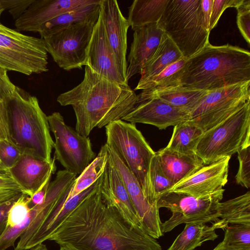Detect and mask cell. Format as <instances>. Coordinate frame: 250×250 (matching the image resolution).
<instances>
[{
    "label": "cell",
    "mask_w": 250,
    "mask_h": 250,
    "mask_svg": "<svg viewBox=\"0 0 250 250\" xmlns=\"http://www.w3.org/2000/svg\"><path fill=\"white\" fill-rule=\"evenodd\" d=\"M100 188L77 207L48 240L75 250H162L142 227L128 223L104 203Z\"/></svg>",
    "instance_id": "cell-1"
},
{
    "label": "cell",
    "mask_w": 250,
    "mask_h": 250,
    "mask_svg": "<svg viewBox=\"0 0 250 250\" xmlns=\"http://www.w3.org/2000/svg\"><path fill=\"white\" fill-rule=\"evenodd\" d=\"M85 66L81 83L60 94L57 101L62 106H72L76 118L75 130L88 137L95 127H105L129 113L137 95L128 83L112 81Z\"/></svg>",
    "instance_id": "cell-2"
},
{
    "label": "cell",
    "mask_w": 250,
    "mask_h": 250,
    "mask_svg": "<svg viewBox=\"0 0 250 250\" xmlns=\"http://www.w3.org/2000/svg\"><path fill=\"white\" fill-rule=\"evenodd\" d=\"M250 81V53L229 44L208 43L186 60L180 85L211 90Z\"/></svg>",
    "instance_id": "cell-3"
},
{
    "label": "cell",
    "mask_w": 250,
    "mask_h": 250,
    "mask_svg": "<svg viewBox=\"0 0 250 250\" xmlns=\"http://www.w3.org/2000/svg\"><path fill=\"white\" fill-rule=\"evenodd\" d=\"M5 104L11 142L23 154L50 162L54 142L37 97L16 86Z\"/></svg>",
    "instance_id": "cell-4"
},
{
    "label": "cell",
    "mask_w": 250,
    "mask_h": 250,
    "mask_svg": "<svg viewBox=\"0 0 250 250\" xmlns=\"http://www.w3.org/2000/svg\"><path fill=\"white\" fill-rule=\"evenodd\" d=\"M157 23L186 59L209 43L201 0H168Z\"/></svg>",
    "instance_id": "cell-5"
},
{
    "label": "cell",
    "mask_w": 250,
    "mask_h": 250,
    "mask_svg": "<svg viewBox=\"0 0 250 250\" xmlns=\"http://www.w3.org/2000/svg\"><path fill=\"white\" fill-rule=\"evenodd\" d=\"M105 128V144L115 152L136 177L145 196L149 203V170L151 160L156 152L134 124L119 120L110 123Z\"/></svg>",
    "instance_id": "cell-6"
},
{
    "label": "cell",
    "mask_w": 250,
    "mask_h": 250,
    "mask_svg": "<svg viewBox=\"0 0 250 250\" xmlns=\"http://www.w3.org/2000/svg\"><path fill=\"white\" fill-rule=\"evenodd\" d=\"M250 146V100L240 110L205 132L196 154L204 165L231 156Z\"/></svg>",
    "instance_id": "cell-7"
},
{
    "label": "cell",
    "mask_w": 250,
    "mask_h": 250,
    "mask_svg": "<svg viewBox=\"0 0 250 250\" xmlns=\"http://www.w3.org/2000/svg\"><path fill=\"white\" fill-rule=\"evenodd\" d=\"M0 67L26 75L48 71L47 52L43 40L0 22Z\"/></svg>",
    "instance_id": "cell-8"
},
{
    "label": "cell",
    "mask_w": 250,
    "mask_h": 250,
    "mask_svg": "<svg viewBox=\"0 0 250 250\" xmlns=\"http://www.w3.org/2000/svg\"><path fill=\"white\" fill-rule=\"evenodd\" d=\"M223 193L205 198H198L187 193L167 191L156 202L157 208H165L172 215L162 223V232L172 230L182 224L215 222L220 216L219 205Z\"/></svg>",
    "instance_id": "cell-9"
},
{
    "label": "cell",
    "mask_w": 250,
    "mask_h": 250,
    "mask_svg": "<svg viewBox=\"0 0 250 250\" xmlns=\"http://www.w3.org/2000/svg\"><path fill=\"white\" fill-rule=\"evenodd\" d=\"M97 21L74 23L42 38L47 53L60 67L70 71L86 65L87 51Z\"/></svg>",
    "instance_id": "cell-10"
},
{
    "label": "cell",
    "mask_w": 250,
    "mask_h": 250,
    "mask_svg": "<svg viewBox=\"0 0 250 250\" xmlns=\"http://www.w3.org/2000/svg\"><path fill=\"white\" fill-rule=\"evenodd\" d=\"M47 120L55 138L54 157L65 170L80 174L96 156L89 138L66 125L59 112L47 116Z\"/></svg>",
    "instance_id": "cell-11"
},
{
    "label": "cell",
    "mask_w": 250,
    "mask_h": 250,
    "mask_svg": "<svg viewBox=\"0 0 250 250\" xmlns=\"http://www.w3.org/2000/svg\"><path fill=\"white\" fill-rule=\"evenodd\" d=\"M105 145L108 156L125 186L141 227L153 238H159L164 235L161 230L162 223L159 216V209L157 206L148 202L136 177L115 152Z\"/></svg>",
    "instance_id": "cell-12"
},
{
    "label": "cell",
    "mask_w": 250,
    "mask_h": 250,
    "mask_svg": "<svg viewBox=\"0 0 250 250\" xmlns=\"http://www.w3.org/2000/svg\"><path fill=\"white\" fill-rule=\"evenodd\" d=\"M122 120L130 123H142L165 129L170 126L190 120L189 112L175 107L152 95L140 93L133 108Z\"/></svg>",
    "instance_id": "cell-13"
},
{
    "label": "cell",
    "mask_w": 250,
    "mask_h": 250,
    "mask_svg": "<svg viewBox=\"0 0 250 250\" xmlns=\"http://www.w3.org/2000/svg\"><path fill=\"white\" fill-rule=\"evenodd\" d=\"M228 157L204 165L194 174L174 185L168 191L188 193L198 198L224 193L228 182L229 161Z\"/></svg>",
    "instance_id": "cell-14"
},
{
    "label": "cell",
    "mask_w": 250,
    "mask_h": 250,
    "mask_svg": "<svg viewBox=\"0 0 250 250\" xmlns=\"http://www.w3.org/2000/svg\"><path fill=\"white\" fill-rule=\"evenodd\" d=\"M100 15L119 72L126 80L127 33L130 26L128 21L122 14L116 0H101Z\"/></svg>",
    "instance_id": "cell-15"
},
{
    "label": "cell",
    "mask_w": 250,
    "mask_h": 250,
    "mask_svg": "<svg viewBox=\"0 0 250 250\" xmlns=\"http://www.w3.org/2000/svg\"><path fill=\"white\" fill-rule=\"evenodd\" d=\"M85 65L112 81L128 83L119 72L100 13L98 21L94 26L88 47Z\"/></svg>",
    "instance_id": "cell-16"
},
{
    "label": "cell",
    "mask_w": 250,
    "mask_h": 250,
    "mask_svg": "<svg viewBox=\"0 0 250 250\" xmlns=\"http://www.w3.org/2000/svg\"><path fill=\"white\" fill-rule=\"evenodd\" d=\"M97 0H34L15 20L17 30L38 32L46 22L62 15L95 2Z\"/></svg>",
    "instance_id": "cell-17"
},
{
    "label": "cell",
    "mask_w": 250,
    "mask_h": 250,
    "mask_svg": "<svg viewBox=\"0 0 250 250\" xmlns=\"http://www.w3.org/2000/svg\"><path fill=\"white\" fill-rule=\"evenodd\" d=\"M100 192L104 203L115 208L131 225L141 227L125 186L108 155Z\"/></svg>",
    "instance_id": "cell-18"
},
{
    "label": "cell",
    "mask_w": 250,
    "mask_h": 250,
    "mask_svg": "<svg viewBox=\"0 0 250 250\" xmlns=\"http://www.w3.org/2000/svg\"><path fill=\"white\" fill-rule=\"evenodd\" d=\"M55 159L50 162L22 154L19 160L9 172L22 189L31 197L45 183L56 170Z\"/></svg>",
    "instance_id": "cell-19"
},
{
    "label": "cell",
    "mask_w": 250,
    "mask_h": 250,
    "mask_svg": "<svg viewBox=\"0 0 250 250\" xmlns=\"http://www.w3.org/2000/svg\"><path fill=\"white\" fill-rule=\"evenodd\" d=\"M164 32L157 22L143 26L135 30L127 60L126 78L128 80L140 73L142 66L156 50Z\"/></svg>",
    "instance_id": "cell-20"
},
{
    "label": "cell",
    "mask_w": 250,
    "mask_h": 250,
    "mask_svg": "<svg viewBox=\"0 0 250 250\" xmlns=\"http://www.w3.org/2000/svg\"><path fill=\"white\" fill-rule=\"evenodd\" d=\"M102 179V175L88 188L64 202L62 199L64 195L45 218L36 232L25 245L23 250H28L48 240L55 230L77 207L90 194L100 188Z\"/></svg>",
    "instance_id": "cell-21"
},
{
    "label": "cell",
    "mask_w": 250,
    "mask_h": 250,
    "mask_svg": "<svg viewBox=\"0 0 250 250\" xmlns=\"http://www.w3.org/2000/svg\"><path fill=\"white\" fill-rule=\"evenodd\" d=\"M76 178L77 174L65 169L57 172L55 179L49 185L43 208L21 235L14 250H23L25 245L36 232L45 218L61 198L70 190Z\"/></svg>",
    "instance_id": "cell-22"
},
{
    "label": "cell",
    "mask_w": 250,
    "mask_h": 250,
    "mask_svg": "<svg viewBox=\"0 0 250 250\" xmlns=\"http://www.w3.org/2000/svg\"><path fill=\"white\" fill-rule=\"evenodd\" d=\"M161 167L174 185L194 174L204 166L196 154H182L166 147L156 152Z\"/></svg>",
    "instance_id": "cell-23"
},
{
    "label": "cell",
    "mask_w": 250,
    "mask_h": 250,
    "mask_svg": "<svg viewBox=\"0 0 250 250\" xmlns=\"http://www.w3.org/2000/svg\"><path fill=\"white\" fill-rule=\"evenodd\" d=\"M182 58L183 56L177 47L164 33L153 55L142 66L141 76L137 85L144 83Z\"/></svg>",
    "instance_id": "cell-24"
},
{
    "label": "cell",
    "mask_w": 250,
    "mask_h": 250,
    "mask_svg": "<svg viewBox=\"0 0 250 250\" xmlns=\"http://www.w3.org/2000/svg\"><path fill=\"white\" fill-rule=\"evenodd\" d=\"M250 95V81L208 90L189 113L190 120L221 106L233 100Z\"/></svg>",
    "instance_id": "cell-25"
},
{
    "label": "cell",
    "mask_w": 250,
    "mask_h": 250,
    "mask_svg": "<svg viewBox=\"0 0 250 250\" xmlns=\"http://www.w3.org/2000/svg\"><path fill=\"white\" fill-rule=\"evenodd\" d=\"M219 220L212 224L225 230L229 224L250 226V192L220 202Z\"/></svg>",
    "instance_id": "cell-26"
},
{
    "label": "cell",
    "mask_w": 250,
    "mask_h": 250,
    "mask_svg": "<svg viewBox=\"0 0 250 250\" xmlns=\"http://www.w3.org/2000/svg\"><path fill=\"white\" fill-rule=\"evenodd\" d=\"M101 0L91 4L64 13L42 25L39 31L41 38L74 23L97 21Z\"/></svg>",
    "instance_id": "cell-27"
},
{
    "label": "cell",
    "mask_w": 250,
    "mask_h": 250,
    "mask_svg": "<svg viewBox=\"0 0 250 250\" xmlns=\"http://www.w3.org/2000/svg\"><path fill=\"white\" fill-rule=\"evenodd\" d=\"M203 130L189 120L174 126L167 149L182 154H196V150L203 133Z\"/></svg>",
    "instance_id": "cell-28"
},
{
    "label": "cell",
    "mask_w": 250,
    "mask_h": 250,
    "mask_svg": "<svg viewBox=\"0 0 250 250\" xmlns=\"http://www.w3.org/2000/svg\"><path fill=\"white\" fill-rule=\"evenodd\" d=\"M208 90L186 87L181 85L156 90L145 95H152L171 105L189 113L197 106Z\"/></svg>",
    "instance_id": "cell-29"
},
{
    "label": "cell",
    "mask_w": 250,
    "mask_h": 250,
    "mask_svg": "<svg viewBox=\"0 0 250 250\" xmlns=\"http://www.w3.org/2000/svg\"><path fill=\"white\" fill-rule=\"evenodd\" d=\"M215 228L202 223L186 224L182 232L167 250H194L207 241H214L218 235Z\"/></svg>",
    "instance_id": "cell-30"
},
{
    "label": "cell",
    "mask_w": 250,
    "mask_h": 250,
    "mask_svg": "<svg viewBox=\"0 0 250 250\" xmlns=\"http://www.w3.org/2000/svg\"><path fill=\"white\" fill-rule=\"evenodd\" d=\"M168 0H135L128 7L130 26L135 30L146 24L157 23Z\"/></svg>",
    "instance_id": "cell-31"
},
{
    "label": "cell",
    "mask_w": 250,
    "mask_h": 250,
    "mask_svg": "<svg viewBox=\"0 0 250 250\" xmlns=\"http://www.w3.org/2000/svg\"><path fill=\"white\" fill-rule=\"evenodd\" d=\"M107 159L108 153L104 144L95 159L76 178L64 202L79 194L94 184L104 171Z\"/></svg>",
    "instance_id": "cell-32"
},
{
    "label": "cell",
    "mask_w": 250,
    "mask_h": 250,
    "mask_svg": "<svg viewBox=\"0 0 250 250\" xmlns=\"http://www.w3.org/2000/svg\"><path fill=\"white\" fill-rule=\"evenodd\" d=\"M250 100V95H246L189 120L205 132L240 110Z\"/></svg>",
    "instance_id": "cell-33"
},
{
    "label": "cell",
    "mask_w": 250,
    "mask_h": 250,
    "mask_svg": "<svg viewBox=\"0 0 250 250\" xmlns=\"http://www.w3.org/2000/svg\"><path fill=\"white\" fill-rule=\"evenodd\" d=\"M186 60L184 57L170 64L157 75L144 83L137 85L135 90L150 93L156 90L180 85V78Z\"/></svg>",
    "instance_id": "cell-34"
},
{
    "label": "cell",
    "mask_w": 250,
    "mask_h": 250,
    "mask_svg": "<svg viewBox=\"0 0 250 250\" xmlns=\"http://www.w3.org/2000/svg\"><path fill=\"white\" fill-rule=\"evenodd\" d=\"M149 180L150 186L149 203L152 205L157 206L156 202L159 197L169 190L174 184L163 172L156 154L152 158L150 163Z\"/></svg>",
    "instance_id": "cell-35"
},
{
    "label": "cell",
    "mask_w": 250,
    "mask_h": 250,
    "mask_svg": "<svg viewBox=\"0 0 250 250\" xmlns=\"http://www.w3.org/2000/svg\"><path fill=\"white\" fill-rule=\"evenodd\" d=\"M225 230L223 241L237 250H250V226L233 224Z\"/></svg>",
    "instance_id": "cell-36"
},
{
    "label": "cell",
    "mask_w": 250,
    "mask_h": 250,
    "mask_svg": "<svg viewBox=\"0 0 250 250\" xmlns=\"http://www.w3.org/2000/svg\"><path fill=\"white\" fill-rule=\"evenodd\" d=\"M42 208V205L34 206L31 208L29 216L22 223L13 227L7 226L0 236V250H6L9 247L14 246L16 240L27 229Z\"/></svg>",
    "instance_id": "cell-37"
},
{
    "label": "cell",
    "mask_w": 250,
    "mask_h": 250,
    "mask_svg": "<svg viewBox=\"0 0 250 250\" xmlns=\"http://www.w3.org/2000/svg\"><path fill=\"white\" fill-rule=\"evenodd\" d=\"M30 200V197L23 193L14 203L8 214L7 227H13L19 225L27 219L31 208L29 206Z\"/></svg>",
    "instance_id": "cell-38"
},
{
    "label": "cell",
    "mask_w": 250,
    "mask_h": 250,
    "mask_svg": "<svg viewBox=\"0 0 250 250\" xmlns=\"http://www.w3.org/2000/svg\"><path fill=\"white\" fill-rule=\"evenodd\" d=\"M23 193L17 190H0V236L6 228L8 214L11 207Z\"/></svg>",
    "instance_id": "cell-39"
},
{
    "label": "cell",
    "mask_w": 250,
    "mask_h": 250,
    "mask_svg": "<svg viewBox=\"0 0 250 250\" xmlns=\"http://www.w3.org/2000/svg\"><path fill=\"white\" fill-rule=\"evenodd\" d=\"M239 165L235 181L237 184L249 188L250 187V146L237 152Z\"/></svg>",
    "instance_id": "cell-40"
},
{
    "label": "cell",
    "mask_w": 250,
    "mask_h": 250,
    "mask_svg": "<svg viewBox=\"0 0 250 250\" xmlns=\"http://www.w3.org/2000/svg\"><path fill=\"white\" fill-rule=\"evenodd\" d=\"M21 151L11 142L0 140V163L8 170L12 167L22 155Z\"/></svg>",
    "instance_id": "cell-41"
},
{
    "label": "cell",
    "mask_w": 250,
    "mask_h": 250,
    "mask_svg": "<svg viewBox=\"0 0 250 250\" xmlns=\"http://www.w3.org/2000/svg\"><path fill=\"white\" fill-rule=\"evenodd\" d=\"M237 24L239 31L250 45V0H244L237 7Z\"/></svg>",
    "instance_id": "cell-42"
},
{
    "label": "cell",
    "mask_w": 250,
    "mask_h": 250,
    "mask_svg": "<svg viewBox=\"0 0 250 250\" xmlns=\"http://www.w3.org/2000/svg\"><path fill=\"white\" fill-rule=\"evenodd\" d=\"M244 0H213L208 31L215 27L221 15L229 7L236 8Z\"/></svg>",
    "instance_id": "cell-43"
},
{
    "label": "cell",
    "mask_w": 250,
    "mask_h": 250,
    "mask_svg": "<svg viewBox=\"0 0 250 250\" xmlns=\"http://www.w3.org/2000/svg\"><path fill=\"white\" fill-rule=\"evenodd\" d=\"M34 0H0L4 10H8L15 20L19 18Z\"/></svg>",
    "instance_id": "cell-44"
},
{
    "label": "cell",
    "mask_w": 250,
    "mask_h": 250,
    "mask_svg": "<svg viewBox=\"0 0 250 250\" xmlns=\"http://www.w3.org/2000/svg\"><path fill=\"white\" fill-rule=\"evenodd\" d=\"M7 70L0 67V102L6 103L15 92L16 86L10 81Z\"/></svg>",
    "instance_id": "cell-45"
},
{
    "label": "cell",
    "mask_w": 250,
    "mask_h": 250,
    "mask_svg": "<svg viewBox=\"0 0 250 250\" xmlns=\"http://www.w3.org/2000/svg\"><path fill=\"white\" fill-rule=\"evenodd\" d=\"M11 142L5 103L0 102V140Z\"/></svg>",
    "instance_id": "cell-46"
},
{
    "label": "cell",
    "mask_w": 250,
    "mask_h": 250,
    "mask_svg": "<svg viewBox=\"0 0 250 250\" xmlns=\"http://www.w3.org/2000/svg\"><path fill=\"white\" fill-rule=\"evenodd\" d=\"M51 177V176L49 177L42 188L30 197L29 206L31 208L42 205L44 203L50 184Z\"/></svg>",
    "instance_id": "cell-47"
},
{
    "label": "cell",
    "mask_w": 250,
    "mask_h": 250,
    "mask_svg": "<svg viewBox=\"0 0 250 250\" xmlns=\"http://www.w3.org/2000/svg\"><path fill=\"white\" fill-rule=\"evenodd\" d=\"M6 189L17 190L24 192L10 173L0 174V190Z\"/></svg>",
    "instance_id": "cell-48"
},
{
    "label": "cell",
    "mask_w": 250,
    "mask_h": 250,
    "mask_svg": "<svg viewBox=\"0 0 250 250\" xmlns=\"http://www.w3.org/2000/svg\"><path fill=\"white\" fill-rule=\"evenodd\" d=\"M212 3L213 0H201V6L203 19L205 26L208 32L209 23L211 13Z\"/></svg>",
    "instance_id": "cell-49"
},
{
    "label": "cell",
    "mask_w": 250,
    "mask_h": 250,
    "mask_svg": "<svg viewBox=\"0 0 250 250\" xmlns=\"http://www.w3.org/2000/svg\"><path fill=\"white\" fill-rule=\"evenodd\" d=\"M212 250H236L230 246H229L225 242H224L222 241Z\"/></svg>",
    "instance_id": "cell-50"
},
{
    "label": "cell",
    "mask_w": 250,
    "mask_h": 250,
    "mask_svg": "<svg viewBox=\"0 0 250 250\" xmlns=\"http://www.w3.org/2000/svg\"><path fill=\"white\" fill-rule=\"evenodd\" d=\"M28 250H48L45 245L41 243Z\"/></svg>",
    "instance_id": "cell-51"
},
{
    "label": "cell",
    "mask_w": 250,
    "mask_h": 250,
    "mask_svg": "<svg viewBox=\"0 0 250 250\" xmlns=\"http://www.w3.org/2000/svg\"><path fill=\"white\" fill-rule=\"evenodd\" d=\"M9 173V170L4 168L0 163V174Z\"/></svg>",
    "instance_id": "cell-52"
},
{
    "label": "cell",
    "mask_w": 250,
    "mask_h": 250,
    "mask_svg": "<svg viewBox=\"0 0 250 250\" xmlns=\"http://www.w3.org/2000/svg\"><path fill=\"white\" fill-rule=\"evenodd\" d=\"M60 250H75L68 248V247H66L61 246Z\"/></svg>",
    "instance_id": "cell-53"
},
{
    "label": "cell",
    "mask_w": 250,
    "mask_h": 250,
    "mask_svg": "<svg viewBox=\"0 0 250 250\" xmlns=\"http://www.w3.org/2000/svg\"><path fill=\"white\" fill-rule=\"evenodd\" d=\"M4 11V9L2 8V6L1 5V4L0 3V19L1 15Z\"/></svg>",
    "instance_id": "cell-54"
}]
</instances>
